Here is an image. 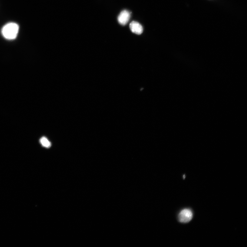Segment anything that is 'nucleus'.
Returning <instances> with one entry per match:
<instances>
[{"label":"nucleus","mask_w":247,"mask_h":247,"mask_svg":"<svg viewBox=\"0 0 247 247\" xmlns=\"http://www.w3.org/2000/svg\"><path fill=\"white\" fill-rule=\"evenodd\" d=\"M131 13L127 10L122 11L118 17V21L121 25H126L129 21Z\"/></svg>","instance_id":"3"},{"label":"nucleus","mask_w":247,"mask_h":247,"mask_svg":"<svg viewBox=\"0 0 247 247\" xmlns=\"http://www.w3.org/2000/svg\"><path fill=\"white\" fill-rule=\"evenodd\" d=\"M19 30L18 25L15 23H9L5 25L2 29L4 37L9 40H12L17 37Z\"/></svg>","instance_id":"1"},{"label":"nucleus","mask_w":247,"mask_h":247,"mask_svg":"<svg viewBox=\"0 0 247 247\" xmlns=\"http://www.w3.org/2000/svg\"><path fill=\"white\" fill-rule=\"evenodd\" d=\"M40 142L42 146L45 148H49L51 145L50 141L48 140L47 138L44 137H42L41 138Z\"/></svg>","instance_id":"5"},{"label":"nucleus","mask_w":247,"mask_h":247,"mask_svg":"<svg viewBox=\"0 0 247 247\" xmlns=\"http://www.w3.org/2000/svg\"><path fill=\"white\" fill-rule=\"evenodd\" d=\"M193 213L191 210L189 209H183L179 215V220L181 222H189L193 218Z\"/></svg>","instance_id":"2"},{"label":"nucleus","mask_w":247,"mask_h":247,"mask_svg":"<svg viewBox=\"0 0 247 247\" xmlns=\"http://www.w3.org/2000/svg\"><path fill=\"white\" fill-rule=\"evenodd\" d=\"M130 27L131 32L135 34L140 35L143 32L142 26L137 22L133 21L131 22Z\"/></svg>","instance_id":"4"}]
</instances>
